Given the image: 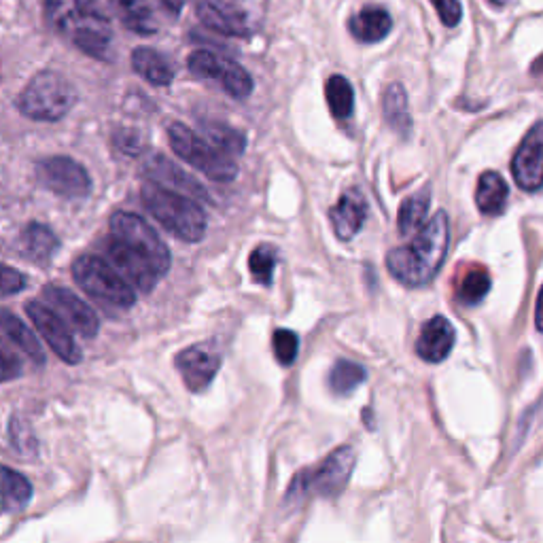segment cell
I'll return each instance as SVG.
<instances>
[{
	"mask_svg": "<svg viewBox=\"0 0 543 543\" xmlns=\"http://www.w3.org/2000/svg\"><path fill=\"white\" fill-rule=\"evenodd\" d=\"M45 11L51 28L85 56L104 62L113 58V26L98 0H45Z\"/></svg>",
	"mask_w": 543,
	"mask_h": 543,
	"instance_id": "1",
	"label": "cell"
},
{
	"mask_svg": "<svg viewBox=\"0 0 543 543\" xmlns=\"http://www.w3.org/2000/svg\"><path fill=\"white\" fill-rule=\"evenodd\" d=\"M450 242L448 215L440 210L425 223L408 247H397L387 255L389 272L406 287H423L440 272Z\"/></svg>",
	"mask_w": 543,
	"mask_h": 543,
	"instance_id": "2",
	"label": "cell"
},
{
	"mask_svg": "<svg viewBox=\"0 0 543 543\" xmlns=\"http://www.w3.org/2000/svg\"><path fill=\"white\" fill-rule=\"evenodd\" d=\"M140 198H143L151 217L172 236H177L183 242H200L204 238L206 215L194 198L153 181L143 185Z\"/></svg>",
	"mask_w": 543,
	"mask_h": 543,
	"instance_id": "3",
	"label": "cell"
},
{
	"mask_svg": "<svg viewBox=\"0 0 543 543\" xmlns=\"http://www.w3.org/2000/svg\"><path fill=\"white\" fill-rule=\"evenodd\" d=\"M77 90L54 70L34 75L24 92L17 96V111L34 121H60L75 107Z\"/></svg>",
	"mask_w": 543,
	"mask_h": 543,
	"instance_id": "4",
	"label": "cell"
},
{
	"mask_svg": "<svg viewBox=\"0 0 543 543\" xmlns=\"http://www.w3.org/2000/svg\"><path fill=\"white\" fill-rule=\"evenodd\" d=\"M75 283L94 300L113 308H132L136 304V291L107 259L98 255H81L73 264Z\"/></svg>",
	"mask_w": 543,
	"mask_h": 543,
	"instance_id": "5",
	"label": "cell"
},
{
	"mask_svg": "<svg viewBox=\"0 0 543 543\" xmlns=\"http://www.w3.org/2000/svg\"><path fill=\"white\" fill-rule=\"evenodd\" d=\"M168 140L172 151L189 166L204 172L210 181L230 183L238 177V166L230 153L217 149L213 143H206L194 130L183 124H172L168 128Z\"/></svg>",
	"mask_w": 543,
	"mask_h": 543,
	"instance_id": "6",
	"label": "cell"
},
{
	"mask_svg": "<svg viewBox=\"0 0 543 543\" xmlns=\"http://www.w3.org/2000/svg\"><path fill=\"white\" fill-rule=\"evenodd\" d=\"M111 236L124 242L136 255L143 257L160 276L170 270L168 247L143 217L119 210V213L111 217Z\"/></svg>",
	"mask_w": 543,
	"mask_h": 543,
	"instance_id": "7",
	"label": "cell"
},
{
	"mask_svg": "<svg viewBox=\"0 0 543 543\" xmlns=\"http://www.w3.org/2000/svg\"><path fill=\"white\" fill-rule=\"evenodd\" d=\"M189 70L200 79L219 81L223 90L232 98L244 100L253 94V79L238 62L215 56L213 51L198 49L189 56Z\"/></svg>",
	"mask_w": 543,
	"mask_h": 543,
	"instance_id": "8",
	"label": "cell"
},
{
	"mask_svg": "<svg viewBox=\"0 0 543 543\" xmlns=\"http://www.w3.org/2000/svg\"><path fill=\"white\" fill-rule=\"evenodd\" d=\"M37 177L49 191H54L56 196L62 198L77 200L85 198L92 191V179L87 170L79 162L64 155L43 160L37 166Z\"/></svg>",
	"mask_w": 543,
	"mask_h": 543,
	"instance_id": "9",
	"label": "cell"
},
{
	"mask_svg": "<svg viewBox=\"0 0 543 543\" xmlns=\"http://www.w3.org/2000/svg\"><path fill=\"white\" fill-rule=\"evenodd\" d=\"M26 314L34 323V327L39 329V334L49 344V348L54 350L64 363L77 365L81 361V348L77 346L73 334L68 331L66 321L54 308L43 302H28Z\"/></svg>",
	"mask_w": 543,
	"mask_h": 543,
	"instance_id": "10",
	"label": "cell"
},
{
	"mask_svg": "<svg viewBox=\"0 0 543 543\" xmlns=\"http://www.w3.org/2000/svg\"><path fill=\"white\" fill-rule=\"evenodd\" d=\"M512 174L516 185L529 194L543 187V121H537L522 138L512 160Z\"/></svg>",
	"mask_w": 543,
	"mask_h": 543,
	"instance_id": "11",
	"label": "cell"
},
{
	"mask_svg": "<svg viewBox=\"0 0 543 543\" xmlns=\"http://www.w3.org/2000/svg\"><path fill=\"white\" fill-rule=\"evenodd\" d=\"M174 363L183 376L185 387L191 393H202L219 372L221 353L213 344H196L181 350Z\"/></svg>",
	"mask_w": 543,
	"mask_h": 543,
	"instance_id": "12",
	"label": "cell"
},
{
	"mask_svg": "<svg viewBox=\"0 0 543 543\" xmlns=\"http://www.w3.org/2000/svg\"><path fill=\"white\" fill-rule=\"evenodd\" d=\"M357 463V454L350 446L336 448L329 457L323 461V465L314 471V474H306L308 488H312L317 495H323L327 499L338 497L346 488L353 469Z\"/></svg>",
	"mask_w": 543,
	"mask_h": 543,
	"instance_id": "13",
	"label": "cell"
},
{
	"mask_svg": "<svg viewBox=\"0 0 543 543\" xmlns=\"http://www.w3.org/2000/svg\"><path fill=\"white\" fill-rule=\"evenodd\" d=\"M102 251H104V257H107L109 264L138 291L149 293L157 285V280L162 278L147 264L143 257L136 255L132 249L126 247L124 242H119L111 234L104 238Z\"/></svg>",
	"mask_w": 543,
	"mask_h": 543,
	"instance_id": "14",
	"label": "cell"
},
{
	"mask_svg": "<svg viewBox=\"0 0 543 543\" xmlns=\"http://www.w3.org/2000/svg\"><path fill=\"white\" fill-rule=\"evenodd\" d=\"M43 297H45V304L54 308L60 317L77 331V334H81L83 338H94L98 334L100 321L96 317V312L73 291H68L58 285H47L43 289Z\"/></svg>",
	"mask_w": 543,
	"mask_h": 543,
	"instance_id": "15",
	"label": "cell"
},
{
	"mask_svg": "<svg viewBox=\"0 0 543 543\" xmlns=\"http://www.w3.org/2000/svg\"><path fill=\"white\" fill-rule=\"evenodd\" d=\"M200 22L225 37H247L251 32L249 15L234 0H198Z\"/></svg>",
	"mask_w": 543,
	"mask_h": 543,
	"instance_id": "16",
	"label": "cell"
},
{
	"mask_svg": "<svg viewBox=\"0 0 543 543\" xmlns=\"http://www.w3.org/2000/svg\"><path fill=\"white\" fill-rule=\"evenodd\" d=\"M454 340H457V334H454L452 323L444 317H433L420 329L416 353L427 363H442L452 353Z\"/></svg>",
	"mask_w": 543,
	"mask_h": 543,
	"instance_id": "17",
	"label": "cell"
},
{
	"mask_svg": "<svg viewBox=\"0 0 543 543\" xmlns=\"http://www.w3.org/2000/svg\"><path fill=\"white\" fill-rule=\"evenodd\" d=\"M367 219V202L359 189H348L331 208V223L340 240H350L359 234Z\"/></svg>",
	"mask_w": 543,
	"mask_h": 543,
	"instance_id": "18",
	"label": "cell"
},
{
	"mask_svg": "<svg viewBox=\"0 0 543 543\" xmlns=\"http://www.w3.org/2000/svg\"><path fill=\"white\" fill-rule=\"evenodd\" d=\"M348 28L359 43H378L389 37L393 28V17L384 7L370 5L350 17Z\"/></svg>",
	"mask_w": 543,
	"mask_h": 543,
	"instance_id": "19",
	"label": "cell"
},
{
	"mask_svg": "<svg viewBox=\"0 0 543 543\" xmlns=\"http://www.w3.org/2000/svg\"><path fill=\"white\" fill-rule=\"evenodd\" d=\"M507 198H510V187H507L505 179L499 172L488 170L478 179V189H476V204L480 208V213L486 217H497L501 215Z\"/></svg>",
	"mask_w": 543,
	"mask_h": 543,
	"instance_id": "20",
	"label": "cell"
},
{
	"mask_svg": "<svg viewBox=\"0 0 543 543\" xmlns=\"http://www.w3.org/2000/svg\"><path fill=\"white\" fill-rule=\"evenodd\" d=\"M60 249L58 236L49 230L47 225L30 223L20 236V251L26 259L37 261V264H45L54 257Z\"/></svg>",
	"mask_w": 543,
	"mask_h": 543,
	"instance_id": "21",
	"label": "cell"
},
{
	"mask_svg": "<svg viewBox=\"0 0 543 543\" xmlns=\"http://www.w3.org/2000/svg\"><path fill=\"white\" fill-rule=\"evenodd\" d=\"M111 9L124 28L140 34V37H149V34L157 32L155 15L147 0H111Z\"/></svg>",
	"mask_w": 543,
	"mask_h": 543,
	"instance_id": "22",
	"label": "cell"
},
{
	"mask_svg": "<svg viewBox=\"0 0 543 543\" xmlns=\"http://www.w3.org/2000/svg\"><path fill=\"white\" fill-rule=\"evenodd\" d=\"M149 174H151V179L153 183H160V185H170V189H181L185 191V194L189 198H198V200H206V191L202 189V185L196 181V179H191L187 177V174H183L177 166L170 164L168 160H164L162 155H155L153 160L149 162L147 166Z\"/></svg>",
	"mask_w": 543,
	"mask_h": 543,
	"instance_id": "23",
	"label": "cell"
},
{
	"mask_svg": "<svg viewBox=\"0 0 543 543\" xmlns=\"http://www.w3.org/2000/svg\"><path fill=\"white\" fill-rule=\"evenodd\" d=\"M132 68L134 73L157 87H166L174 79V70L168 60L149 47H138L132 51Z\"/></svg>",
	"mask_w": 543,
	"mask_h": 543,
	"instance_id": "24",
	"label": "cell"
},
{
	"mask_svg": "<svg viewBox=\"0 0 543 543\" xmlns=\"http://www.w3.org/2000/svg\"><path fill=\"white\" fill-rule=\"evenodd\" d=\"M382 109L387 124L401 136H410L412 132V117L408 107V94L401 83H391L387 90H384L382 98Z\"/></svg>",
	"mask_w": 543,
	"mask_h": 543,
	"instance_id": "25",
	"label": "cell"
},
{
	"mask_svg": "<svg viewBox=\"0 0 543 543\" xmlns=\"http://www.w3.org/2000/svg\"><path fill=\"white\" fill-rule=\"evenodd\" d=\"M0 327H3V336L13 342V346H17L22 350L26 357H30L37 365H45V353L41 348V342L34 338L32 331L11 314L9 310H3L0 314Z\"/></svg>",
	"mask_w": 543,
	"mask_h": 543,
	"instance_id": "26",
	"label": "cell"
},
{
	"mask_svg": "<svg viewBox=\"0 0 543 543\" xmlns=\"http://www.w3.org/2000/svg\"><path fill=\"white\" fill-rule=\"evenodd\" d=\"M429 204H431L429 187L420 189L418 194L410 196L404 204H401L399 217H397L399 232L404 236H412V234H418L420 230H423L427 213H429Z\"/></svg>",
	"mask_w": 543,
	"mask_h": 543,
	"instance_id": "27",
	"label": "cell"
},
{
	"mask_svg": "<svg viewBox=\"0 0 543 543\" xmlns=\"http://www.w3.org/2000/svg\"><path fill=\"white\" fill-rule=\"evenodd\" d=\"M325 98L329 111L336 119H348L355 111V92L350 81L342 75L329 77L325 83Z\"/></svg>",
	"mask_w": 543,
	"mask_h": 543,
	"instance_id": "28",
	"label": "cell"
},
{
	"mask_svg": "<svg viewBox=\"0 0 543 543\" xmlns=\"http://www.w3.org/2000/svg\"><path fill=\"white\" fill-rule=\"evenodd\" d=\"M365 378L367 372L363 365L348 359H340L329 372V389L336 395H350L357 387H361Z\"/></svg>",
	"mask_w": 543,
	"mask_h": 543,
	"instance_id": "29",
	"label": "cell"
},
{
	"mask_svg": "<svg viewBox=\"0 0 543 543\" xmlns=\"http://www.w3.org/2000/svg\"><path fill=\"white\" fill-rule=\"evenodd\" d=\"M490 291V274L486 268H469L457 285V300L465 306H478Z\"/></svg>",
	"mask_w": 543,
	"mask_h": 543,
	"instance_id": "30",
	"label": "cell"
},
{
	"mask_svg": "<svg viewBox=\"0 0 543 543\" xmlns=\"http://www.w3.org/2000/svg\"><path fill=\"white\" fill-rule=\"evenodd\" d=\"M32 499L30 482L13 471L11 467H3V507L5 512H20Z\"/></svg>",
	"mask_w": 543,
	"mask_h": 543,
	"instance_id": "31",
	"label": "cell"
},
{
	"mask_svg": "<svg viewBox=\"0 0 543 543\" xmlns=\"http://www.w3.org/2000/svg\"><path fill=\"white\" fill-rule=\"evenodd\" d=\"M276 251L270 247V244H261L257 247L251 257H249V268L255 278V283L259 285H272L274 270H276Z\"/></svg>",
	"mask_w": 543,
	"mask_h": 543,
	"instance_id": "32",
	"label": "cell"
},
{
	"mask_svg": "<svg viewBox=\"0 0 543 543\" xmlns=\"http://www.w3.org/2000/svg\"><path fill=\"white\" fill-rule=\"evenodd\" d=\"M204 132H206L210 143H213L217 149L230 153V155H236V153L240 155L244 151V147H247V140H244V136L238 130H232L227 126L206 124Z\"/></svg>",
	"mask_w": 543,
	"mask_h": 543,
	"instance_id": "33",
	"label": "cell"
},
{
	"mask_svg": "<svg viewBox=\"0 0 543 543\" xmlns=\"http://www.w3.org/2000/svg\"><path fill=\"white\" fill-rule=\"evenodd\" d=\"M274 355L280 365H293L297 359V353H300V338H297L291 329H276L274 331Z\"/></svg>",
	"mask_w": 543,
	"mask_h": 543,
	"instance_id": "34",
	"label": "cell"
},
{
	"mask_svg": "<svg viewBox=\"0 0 543 543\" xmlns=\"http://www.w3.org/2000/svg\"><path fill=\"white\" fill-rule=\"evenodd\" d=\"M437 15H440V20L444 26L448 28H454L459 26L461 17H463V7L459 0H431Z\"/></svg>",
	"mask_w": 543,
	"mask_h": 543,
	"instance_id": "35",
	"label": "cell"
},
{
	"mask_svg": "<svg viewBox=\"0 0 543 543\" xmlns=\"http://www.w3.org/2000/svg\"><path fill=\"white\" fill-rule=\"evenodd\" d=\"M0 363H3V380L9 382L22 374V363L17 359V353H13L9 340H3V346H0Z\"/></svg>",
	"mask_w": 543,
	"mask_h": 543,
	"instance_id": "36",
	"label": "cell"
},
{
	"mask_svg": "<svg viewBox=\"0 0 543 543\" xmlns=\"http://www.w3.org/2000/svg\"><path fill=\"white\" fill-rule=\"evenodd\" d=\"M11 442L15 452H24L26 448H37V440H34L32 433L28 431V427L22 423V420L13 418L11 420Z\"/></svg>",
	"mask_w": 543,
	"mask_h": 543,
	"instance_id": "37",
	"label": "cell"
},
{
	"mask_svg": "<svg viewBox=\"0 0 543 543\" xmlns=\"http://www.w3.org/2000/svg\"><path fill=\"white\" fill-rule=\"evenodd\" d=\"M0 285H3V289H0V291H3L5 297H9L13 293H20L26 287V278H24V274L5 266L3 268V280H0Z\"/></svg>",
	"mask_w": 543,
	"mask_h": 543,
	"instance_id": "38",
	"label": "cell"
},
{
	"mask_svg": "<svg viewBox=\"0 0 543 543\" xmlns=\"http://www.w3.org/2000/svg\"><path fill=\"white\" fill-rule=\"evenodd\" d=\"M160 5L172 15H181L183 7L187 5V0H160Z\"/></svg>",
	"mask_w": 543,
	"mask_h": 543,
	"instance_id": "39",
	"label": "cell"
},
{
	"mask_svg": "<svg viewBox=\"0 0 543 543\" xmlns=\"http://www.w3.org/2000/svg\"><path fill=\"white\" fill-rule=\"evenodd\" d=\"M535 327H537V331H541V334H543V287L539 289V295H537V308H535Z\"/></svg>",
	"mask_w": 543,
	"mask_h": 543,
	"instance_id": "40",
	"label": "cell"
},
{
	"mask_svg": "<svg viewBox=\"0 0 543 543\" xmlns=\"http://www.w3.org/2000/svg\"><path fill=\"white\" fill-rule=\"evenodd\" d=\"M531 73L535 75V77H539V79H543V54L533 62V66H531Z\"/></svg>",
	"mask_w": 543,
	"mask_h": 543,
	"instance_id": "41",
	"label": "cell"
},
{
	"mask_svg": "<svg viewBox=\"0 0 543 543\" xmlns=\"http://www.w3.org/2000/svg\"><path fill=\"white\" fill-rule=\"evenodd\" d=\"M488 3H493V5H507V3H510V0H488Z\"/></svg>",
	"mask_w": 543,
	"mask_h": 543,
	"instance_id": "42",
	"label": "cell"
}]
</instances>
